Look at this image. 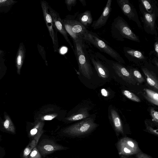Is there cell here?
<instances>
[{"instance_id": "obj_9", "label": "cell", "mask_w": 158, "mask_h": 158, "mask_svg": "<svg viewBox=\"0 0 158 158\" xmlns=\"http://www.w3.org/2000/svg\"><path fill=\"white\" fill-rule=\"evenodd\" d=\"M117 3L123 14L130 20L136 24L139 28L142 26L136 9L129 0H117Z\"/></svg>"}, {"instance_id": "obj_36", "label": "cell", "mask_w": 158, "mask_h": 158, "mask_svg": "<svg viewBox=\"0 0 158 158\" xmlns=\"http://www.w3.org/2000/svg\"><path fill=\"white\" fill-rule=\"evenodd\" d=\"M54 117L52 115H47L44 117V119L45 120H51Z\"/></svg>"}, {"instance_id": "obj_22", "label": "cell", "mask_w": 158, "mask_h": 158, "mask_svg": "<svg viewBox=\"0 0 158 158\" xmlns=\"http://www.w3.org/2000/svg\"><path fill=\"white\" fill-rule=\"evenodd\" d=\"M144 96L147 100L151 103L156 106L158 105V94L156 92L152 90L145 89H144Z\"/></svg>"}, {"instance_id": "obj_18", "label": "cell", "mask_w": 158, "mask_h": 158, "mask_svg": "<svg viewBox=\"0 0 158 158\" xmlns=\"http://www.w3.org/2000/svg\"><path fill=\"white\" fill-rule=\"evenodd\" d=\"M142 70L144 74L148 84L155 89L158 90V81L155 74L146 68H143Z\"/></svg>"}, {"instance_id": "obj_41", "label": "cell", "mask_w": 158, "mask_h": 158, "mask_svg": "<svg viewBox=\"0 0 158 158\" xmlns=\"http://www.w3.org/2000/svg\"><path fill=\"white\" fill-rule=\"evenodd\" d=\"M0 70H1V67H0Z\"/></svg>"}, {"instance_id": "obj_10", "label": "cell", "mask_w": 158, "mask_h": 158, "mask_svg": "<svg viewBox=\"0 0 158 158\" xmlns=\"http://www.w3.org/2000/svg\"><path fill=\"white\" fill-rule=\"evenodd\" d=\"M90 58L98 76L103 79L108 78L109 76V73L105 64L106 57L98 52L92 55Z\"/></svg>"}, {"instance_id": "obj_34", "label": "cell", "mask_w": 158, "mask_h": 158, "mask_svg": "<svg viewBox=\"0 0 158 158\" xmlns=\"http://www.w3.org/2000/svg\"><path fill=\"white\" fill-rule=\"evenodd\" d=\"M136 157L137 158H152L149 156L141 151L136 154Z\"/></svg>"}, {"instance_id": "obj_8", "label": "cell", "mask_w": 158, "mask_h": 158, "mask_svg": "<svg viewBox=\"0 0 158 158\" xmlns=\"http://www.w3.org/2000/svg\"><path fill=\"white\" fill-rule=\"evenodd\" d=\"M118 153L123 156L136 154L141 151L137 142L128 137L120 139L117 143Z\"/></svg>"}, {"instance_id": "obj_1", "label": "cell", "mask_w": 158, "mask_h": 158, "mask_svg": "<svg viewBox=\"0 0 158 158\" xmlns=\"http://www.w3.org/2000/svg\"><path fill=\"white\" fill-rule=\"evenodd\" d=\"M110 32L112 37L118 41H123L126 39L140 42L139 36L134 33L127 22L120 16L114 19L111 26Z\"/></svg>"}, {"instance_id": "obj_11", "label": "cell", "mask_w": 158, "mask_h": 158, "mask_svg": "<svg viewBox=\"0 0 158 158\" xmlns=\"http://www.w3.org/2000/svg\"><path fill=\"white\" fill-rule=\"evenodd\" d=\"M37 148L42 156H45L55 152L68 148L57 144L53 141L47 139H43L37 145Z\"/></svg>"}, {"instance_id": "obj_24", "label": "cell", "mask_w": 158, "mask_h": 158, "mask_svg": "<svg viewBox=\"0 0 158 158\" xmlns=\"http://www.w3.org/2000/svg\"><path fill=\"white\" fill-rule=\"evenodd\" d=\"M129 72L134 79L139 83H142L145 81V79L140 72L135 69H131Z\"/></svg>"}, {"instance_id": "obj_32", "label": "cell", "mask_w": 158, "mask_h": 158, "mask_svg": "<svg viewBox=\"0 0 158 158\" xmlns=\"http://www.w3.org/2000/svg\"><path fill=\"white\" fill-rule=\"evenodd\" d=\"M146 130L148 131L152 134L156 135L158 136V129H155L148 125H146Z\"/></svg>"}, {"instance_id": "obj_7", "label": "cell", "mask_w": 158, "mask_h": 158, "mask_svg": "<svg viewBox=\"0 0 158 158\" xmlns=\"http://www.w3.org/2000/svg\"><path fill=\"white\" fill-rule=\"evenodd\" d=\"M65 30L73 40L82 39L88 30L77 20L67 18L63 19Z\"/></svg>"}, {"instance_id": "obj_2", "label": "cell", "mask_w": 158, "mask_h": 158, "mask_svg": "<svg viewBox=\"0 0 158 158\" xmlns=\"http://www.w3.org/2000/svg\"><path fill=\"white\" fill-rule=\"evenodd\" d=\"M82 40V39H80L73 40V51L80 71L84 76L90 79L93 74V72L88 57L84 50Z\"/></svg>"}, {"instance_id": "obj_4", "label": "cell", "mask_w": 158, "mask_h": 158, "mask_svg": "<svg viewBox=\"0 0 158 158\" xmlns=\"http://www.w3.org/2000/svg\"><path fill=\"white\" fill-rule=\"evenodd\" d=\"M93 119L86 118L79 123L72 125L63 131L65 134L72 136H79L88 133L97 126Z\"/></svg>"}, {"instance_id": "obj_31", "label": "cell", "mask_w": 158, "mask_h": 158, "mask_svg": "<svg viewBox=\"0 0 158 158\" xmlns=\"http://www.w3.org/2000/svg\"><path fill=\"white\" fill-rule=\"evenodd\" d=\"M15 2L12 0H0V7L10 6Z\"/></svg>"}, {"instance_id": "obj_15", "label": "cell", "mask_w": 158, "mask_h": 158, "mask_svg": "<svg viewBox=\"0 0 158 158\" xmlns=\"http://www.w3.org/2000/svg\"><path fill=\"white\" fill-rule=\"evenodd\" d=\"M123 52L125 57L131 61L143 62L147 59L143 52L129 47H124Z\"/></svg>"}, {"instance_id": "obj_5", "label": "cell", "mask_w": 158, "mask_h": 158, "mask_svg": "<svg viewBox=\"0 0 158 158\" xmlns=\"http://www.w3.org/2000/svg\"><path fill=\"white\" fill-rule=\"evenodd\" d=\"M40 4L44 20L52 41L54 51L56 52L59 47L58 31L55 27L49 11V5L47 2L44 0L41 1Z\"/></svg>"}, {"instance_id": "obj_16", "label": "cell", "mask_w": 158, "mask_h": 158, "mask_svg": "<svg viewBox=\"0 0 158 158\" xmlns=\"http://www.w3.org/2000/svg\"><path fill=\"white\" fill-rule=\"evenodd\" d=\"M110 116L115 131L118 134H123V129L121 119L117 111L114 109H111Z\"/></svg>"}, {"instance_id": "obj_23", "label": "cell", "mask_w": 158, "mask_h": 158, "mask_svg": "<svg viewBox=\"0 0 158 158\" xmlns=\"http://www.w3.org/2000/svg\"><path fill=\"white\" fill-rule=\"evenodd\" d=\"M5 120L3 122V126L7 131L15 133V129L14 124L9 116L7 114L4 115Z\"/></svg>"}, {"instance_id": "obj_13", "label": "cell", "mask_w": 158, "mask_h": 158, "mask_svg": "<svg viewBox=\"0 0 158 158\" xmlns=\"http://www.w3.org/2000/svg\"><path fill=\"white\" fill-rule=\"evenodd\" d=\"M111 65L116 74L123 80L130 84L135 85L136 81L126 68L118 62L110 60Z\"/></svg>"}, {"instance_id": "obj_26", "label": "cell", "mask_w": 158, "mask_h": 158, "mask_svg": "<svg viewBox=\"0 0 158 158\" xmlns=\"http://www.w3.org/2000/svg\"><path fill=\"white\" fill-rule=\"evenodd\" d=\"M87 112L85 110H84L81 113L72 116L67 119V120L70 121H75L81 120L86 118L89 116Z\"/></svg>"}, {"instance_id": "obj_28", "label": "cell", "mask_w": 158, "mask_h": 158, "mask_svg": "<svg viewBox=\"0 0 158 158\" xmlns=\"http://www.w3.org/2000/svg\"><path fill=\"white\" fill-rule=\"evenodd\" d=\"M28 158H42V156L38 151L37 146L33 149Z\"/></svg>"}, {"instance_id": "obj_29", "label": "cell", "mask_w": 158, "mask_h": 158, "mask_svg": "<svg viewBox=\"0 0 158 158\" xmlns=\"http://www.w3.org/2000/svg\"><path fill=\"white\" fill-rule=\"evenodd\" d=\"M151 115L152 121L157 123H158V112L155 110L153 108H152L150 110Z\"/></svg>"}, {"instance_id": "obj_17", "label": "cell", "mask_w": 158, "mask_h": 158, "mask_svg": "<svg viewBox=\"0 0 158 158\" xmlns=\"http://www.w3.org/2000/svg\"><path fill=\"white\" fill-rule=\"evenodd\" d=\"M44 124L43 122H38L35 123L34 127L30 131L29 136L36 142L37 145L43 133Z\"/></svg>"}, {"instance_id": "obj_3", "label": "cell", "mask_w": 158, "mask_h": 158, "mask_svg": "<svg viewBox=\"0 0 158 158\" xmlns=\"http://www.w3.org/2000/svg\"><path fill=\"white\" fill-rule=\"evenodd\" d=\"M83 39L88 41L100 51L108 55L118 62L125 63L124 60L120 54L100 39L96 33L88 31Z\"/></svg>"}, {"instance_id": "obj_38", "label": "cell", "mask_w": 158, "mask_h": 158, "mask_svg": "<svg viewBox=\"0 0 158 158\" xmlns=\"http://www.w3.org/2000/svg\"><path fill=\"white\" fill-rule=\"evenodd\" d=\"M153 61L154 62V63H155L156 65L158 67V63L157 59H156V58H155L154 59H153Z\"/></svg>"}, {"instance_id": "obj_33", "label": "cell", "mask_w": 158, "mask_h": 158, "mask_svg": "<svg viewBox=\"0 0 158 158\" xmlns=\"http://www.w3.org/2000/svg\"><path fill=\"white\" fill-rule=\"evenodd\" d=\"M39 50L40 52H39L45 63H47V60L46 57L45 52L44 48L43 47L40 45V47H39Z\"/></svg>"}, {"instance_id": "obj_6", "label": "cell", "mask_w": 158, "mask_h": 158, "mask_svg": "<svg viewBox=\"0 0 158 158\" xmlns=\"http://www.w3.org/2000/svg\"><path fill=\"white\" fill-rule=\"evenodd\" d=\"M139 7L140 12L142 15L140 19L143 23L144 30L148 34L157 36L156 21L158 16V9L150 14L147 12L139 3Z\"/></svg>"}, {"instance_id": "obj_40", "label": "cell", "mask_w": 158, "mask_h": 158, "mask_svg": "<svg viewBox=\"0 0 158 158\" xmlns=\"http://www.w3.org/2000/svg\"><path fill=\"white\" fill-rule=\"evenodd\" d=\"M2 51L1 50H0V55L2 53Z\"/></svg>"}, {"instance_id": "obj_12", "label": "cell", "mask_w": 158, "mask_h": 158, "mask_svg": "<svg viewBox=\"0 0 158 158\" xmlns=\"http://www.w3.org/2000/svg\"><path fill=\"white\" fill-rule=\"evenodd\" d=\"M48 9L56 30L63 35L74 51V47L68 37V34L65 28L63 19H61L59 14L53 9L50 5L49 6Z\"/></svg>"}, {"instance_id": "obj_35", "label": "cell", "mask_w": 158, "mask_h": 158, "mask_svg": "<svg viewBox=\"0 0 158 158\" xmlns=\"http://www.w3.org/2000/svg\"><path fill=\"white\" fill-rule=\"evenodd\" d=\"M154 51L157 57L158 56V42L157 40L155 42L154 45Z\"/></svg>"}, {"instance_id": "obj_37", "label": "cell", "mask_w": 158, "mask_h": 158, "mask_svg": "<svg viewBox=\"0 0 158 158\" xmlns=\"http://www.w3.org/2000/svg\"><path fill=\"white\" fill-rule=\"evenodd\" d=\"M102 95L104 96H106V95H107V93L105 89L102 90Z\"/></svg>"}, {"instance_id": "obj_39", "label": "cell", "mask_w": 158, "mask_h": 158, "mask_svg": "<svg viewBox=\"0 0 158 158\" xmlns=\"http://www.w3.org/2000/svg\"><path fill=\"white\" fill-rule=\"evenodd\" d=\"M79 1L81 2L82 4L84 6H85L86 5V3L85 2V0H79Z\"/></svg>"}, {"instance_id": "obj_30", "label": "cell", "mask_w": 158, "mask_h": 158, "mask_svg": "<svg viewBox=\"0 0 158 158\" xmlns=\"http://www.w3.org/2000/svg\"><path fill=\"white\" fill-rule=\"evenodd\" d=\"M65 3L66 5L67 9L69 11L71 10L72 7L75 6L77 3L76 0H66Z\"/></svg>"}, {"instance_id": "obj_27", "label": "cell", "mask_w": 158, "mask_h": 158, "mask_svg": "<svg viewBox=\"0 0 158 158\" xmlns=\"http://www.w3.org/2000/svg\"><path fill=\"white\" fill-rule=\"evenodd\" d=\"M123 94L127 98L137 102H141L139 98L134 93L127 90H124L123 91Z\"/></svg>"}, {"instance_id": "obj_25", "label": "cell", "mask_w": 158, "mask_h": 158, "mask_svg": "<svg viewBox=\"0 0 158 158\" xmlns=\"http://www.w3.org/2000/svg\"><path fill=\"white\" fill-rule=\"evenodd\" d=\"M36 146L37 144L35 140L34 139H32L24 148L23 152V158H28L33 149Z\"/></svg>"}, {"instance_id": "obj_21", "label": "cell", "mask_w": 158, "mask_h": 158, "mask_svg": "<svg viewBox=\"0 0 158 158\" xmlns=\"http://www.w3.org/2000/svg\"><path fill=\"white\" fill-rule=\"evenodd\" d=\"M140 3L148 13L152 14L155 11L158 9L156 5V2L151 0H139Z\"/></svg>"}, {"instance_id": "obj_20", "label": "cell", "mask_w": 158, "mask_h": 158, "mask_svg": "<svg viewBox=\"0 0 158 158\" xmlns=\"http://www.w3.org/2000/svg\"><path fill=\"white\" fill-rule=\"evenodd\" d=\"M77 19V21L85 27L91 24L93 22L92 15L89 10H86L81 13L78 15Z\"/></svg>"}, {"instance_id": "obj_14", "label": "cell", "mask_w": 158, "mask_h": 158, "mask_svg": "<svg viewBox=\"0 0 158 158\" xmlns=\"http://www.w3.org/2000/svg\"><path fill=\"white\" fill-rule=\"evenodd\" d=\"M112 0H108L100 17L93 22L91 27L94 30L97 29L104 26L106 23L112 10Z\"/></svg>"}, {"instance_id": "obj_19", "label": "cell", "mask_w": 158, "mask_h": 158, "mask_svg": "<svg viewBox=\"0 0 158 158\" xmlns=\"http://www.w3.org/2000/svg\"><path fill=\"white\" fill-rule=\"evenodd\" d=\"M25 52L24 49L23 43H21L17 52L16 64L17 68V73L20 75V71L23 62L25 58Z\"/></svg>"}]
</instances>
